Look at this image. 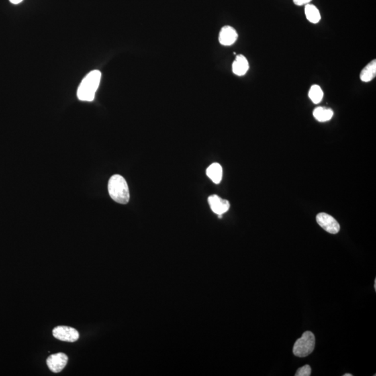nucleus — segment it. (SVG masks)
<instances>
[{"label": "nucleus", "instance_id": "2eb2a0df", "mask_svg": "<svg viewBox=\"0 0 376 376\" xmlns=\"http://www.w3.org/2000/svg\"><path fill=\"white\" fill-rule=\"evenodd\" d=\"M311 368L309 365H305L297 370L295 376H309L311 375Z\"/></svg>", "mask_w": 376, "mask_h": 376}, {"label": "nucleus", "instance_id": "f8f14e48", "mask_svg": "<svg viewBox=\"0 0 376 376\" xmlns=\"http://www.w3.org/2000/svg\"><path fill=\"white\" fill-rule=\"evenodd\" d=\"M305 16L309 22L313 24H317L320 22L321 15L318 8L311 4L305 5Z\"/></svg>", "mask_w": 376, "mask_h": 376}, {"label": "nucleus", "instance_id": "423d86ee", "mask_svg": "<svg viewBox=\"0 0 376 376\" xmlns=\"http://www.w3.org/2000/svg\"><path fill=\"white\" fill-rule=\"evenodd\" d=\"M68 357L63 352L52 354L47 359V365L53 373H60L68 362Z\"/></svg>", "mask_w": 376, "mask_h": 376}, {"label": "nucleus", "instance_id": "7ed1b4c3", "mask_svg": "<svg viewBox=\"0 0 376 376\" xmlns=\"http://www.w3.org/2000/svg\"><path fill=\"white\" fill-rule=\"evenodd\" d=\"M316 344L314 334L310 331H307L298 339L293 346L294 355L298 358H305L312 353Z\"/></svg>", "mask_w": 376, "mask_h": 376}, {"label": "nucleus", "instance_id": "0eeeda50", "mask_svg": "<svg viewBox=\"0 0 376 376\" xmlns=\"http://www.w3.org/2000/svg\"><path fill=\"white\" fill-rule=\"evenodd\" d=\"M209 205L211 210L218 215H222L229 211L230 203L226 199H223L216 195L210 196L209 197Z\"/></svg>", "mask_w": 376, "mask_h": 376}, {"label": "nucleus", "instance_id": "f257e3e1", "mask_svg": "<svg viewBox=\"0 0 376 376\" xmlns=\"http://www.w3.org/2000/svg\"><path fill=\"white\" fill-rule=\"evenodd\" d=\"M101 79V72L99 70H92L87 74L78 87L77 93L78 99L82 101H93Z\"/></svg>", "mask_w": 376, "mask_h": 376}, {"label": "nucleus", "instance_id": "6ab92c4d", "mask_svg": "<svg viewBox=\"0 0 376 376\" xmlns=\"http://www.w3.org/2000/svg\"><path fill=\"white\" fill-rule=\"evenodd\" d=\"M374 287H375V289H376V279H375V284H374Z\"/></svg>", "mask_w": 376, "mask_h": 376}, {"label": "nucleus", "instance_id": "4468645a", "mask_svg": "<svg viewBox=\"0 0 376 376\" xmlns=\"http://www.w3.org/2000/svg\"><path fill=\"white\" fill-rule=\"evenodd\" d=\"M324 97L323 89L318 85L311 86L309 91V97L311 101L314 104L320 103Z\"/></svg>", "mask_w": 376, "mask_h": 376}, {"label": "nucleus", "instance_id": "6e6552de", "mask_svg": "<svg viewBox=\"0 0 376 376\" xmlns=\"http://www.w3.org/2000/svg\"><path fill=\"white\" fill-rule=\"evenodd\" d=\"M238 35L234 27L229 26L223 27L219 31V41L221 45L224 46H230L235 44Z\"/></svg>", "mask_w": 376, "mask_h": 376}, {"label": "nucleus", "instance_id": "dca6fc26", "mask_svg": "<svg viewBox=\"0 0 376 376\" xmlns=\"http://www.w3.org/2000/svg\"><path fill=\"white\" fill-rule=\"evenodd\" d=\"M311 1H312V0H293V3H294L295 5L299 6V7H300V6L308 5V4H310Z\"/></svg>", "mask_w": 376, "mask_h": 376}, {"label": "nucleus", "instance_id": "a211bd4d", "mask_svg": "<svg viewBox=\"0 0 376 376\" xmlns=\"http://www.w3.org/2000/svg\"><path fill=\"white\" fill-rule=\"evenodd\" d=\"M344 376H352V374L350 373H346L344 374Z\"/></svg>", "mask_w": 376, "mask_h": 376}, {"label": "nucleus", "instance_id": "9d476101", "mask_svg": "<svg viewBox=\"0 0 376 376\" xmlns=\"http://www.w3.org/2000/svg\"><path fill=\"white\" fill-rule=\"evenodd\" d=\"M376 76V60H372L360 72V78L362 82L372 81Z\"/></svg>", "mask_w": 376, "mask_h": 376}, {"label": "nucleus", "instance_id": "f03ea898", "mask_svg": "<svg viewBox=\"0 0 376 376\" xmlns=\"http://www.w3.org/2000/svg\"><path fill=\"white\" fill-rule=\"evenodd\" d=\"M108 192L111 199L121 204H126L130 200V192L126 181L123 176L114 175L109 179Z\"/></svg>", "mask_w": 376, "mask_h": 376}, {"label": "nucleus", "instance_id": "1a4fd4ad", "mask_svg": "<svg viewBox=\"0 0 376 376\" xmlns=\"http://www.w3.org/2000/svg\"><path fill=\"white\" fill-rule=\"evenodd\" d=\"M250 65L247 58L242 54L236 56V60L233 62L232 70L235 75L242 76L248 71Z\"/></svg>", "mask_w": 376, "mask_h": 376}, {"label": "nucleus", "instance_id": "ddd939ff", "mask_svg": "<svg viewBox=\"0 0 376 376\" xmlns=\"http://www.w3.org/2000/svg\"><path fill=\"white\" fill-rule=\"evenodd\" d=\"M313 115L319 122H326L332 118L334 111L326 107H318L313 110Z\"/></svg>", "mask_w": 376, "mask_h": 376}, {"label": "nucleus", "instance_id": "39448f33", "mask_svg": "<svg viewBox=\"0 0 376 376\" xmlns=\"http://www.w3.org/2000/svg\"><path fill=\"white\" fill-rule=\"evenodd\" d=\"M56 339L63 342H75L79 339V332L75 328L67 326H58L52 331Z\"/></svg>", "mask_w": 376, "mask_h": 376}, {"label": "nucleus", "instance_id": "9b49d317", "mask_svg": "<svg viewBox=\"0 0 376 376\" xmlns=\"http://www.w3.org/2000/svg\"><path fill=\"white\" fill-rule=\"evenodd\" d=\"M207 176L212 180L213 183L219 184L222 179V167L219 163H213L208 167Z\"/></svg>", "mask_w": 376, "mask_h": 376}, {"label": "nucleus", "instance_id": "20e7f679", "mask_svg": "<svg viewBox=\"0 0 376 376\" xmlns=\"http://www.w3.org/2000/svg\"><path fill=\"white\" fill-rule=\"evenodd\" d=\"M316 221L324 230L330 234H336L340 231V225L337 221L327 213H319L317 215Z\"/></svg>", "mask_w": 376, "mask_h": 376}, {"label": "nucleus", "instance_id": "f3484780", "mask_svg": "<svg viewBox=\"0 0 376 376\" xmlns=\"http://www.w3.org/2000/svg\"><path fill=\"white\" fill-rule=\"evenodd\" d=\"M9 1L11 2V3L14 4V5H17V4L22 3L23 0H9Z\"/></svg>", "mask_w": 376, "mask_h": 376}]
</instances>
